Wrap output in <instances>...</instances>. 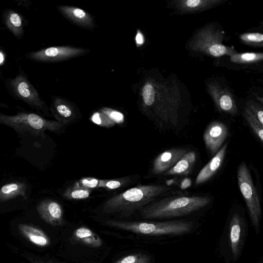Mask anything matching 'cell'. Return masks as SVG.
<instances>
[{"instance_id":"obj_1","label":"cell","mask_w":263,"mask_h":263,"mask_svg":"<svg viewBox=\"0 0 263 263\" xmlns=\"http://www.w3.org/2000/svg\"><path fill=\"white\" fill-rule=\"evenodd\" d=\"M170 190V187L164 185H138L107 200L102 210L105 214L128 217Z\"/></svg>"},{"instance_id":"obj_2","label":"cell","mask_w":263,"mask_h":263,"mask_svg":"<svg viewBox=\"0 0 263 263\" xmlns=\"http://www.w3.org/2000/svg\"><path fill=\"white\" fill-rule=\"evenodd\" d=\"M212 201L208 196H170L153 201L140 210L144 219H165L186 216L206 206Z\"/></svg>"},{"instance_id":"obj_3","label":"cell","mask_w":263,"mask_h":263,"mask_svg":"<svg viewBox=\"0 0 263 263\" xmlns=\"http://www.w3.org/2000/svg\"><path fill=\"white\" fill-rule=\"evenodd\" d=\"M104 223L110 227L136 234L153 236H181L193 230L194 223L183 219L165 221H126L107 220Z\"/></svg>"},{"instance_id":"obj_4","label":"cell","mask_w":263,"mask_h":263,"mask_svg":"<svg viewBox=\"0 0 263 263\" xmlns=\"http://www.w3.org/2000/svg\"><path fill=\"white\" fill-rule=\"evenodd\" d=\"M0 124L10 127L20 133H29L41 135L46 130L57 132L64 126L62 123L46 119L34 113L21 112L15 115L0 113Z\"/></svg>"},{"instance_id":"obj_5","label":"cell","mask_w":263,"mask_h":263,"mask_svg":"<svg viewBox=\"0 0 263 263\" xmlns=\"http://www.w3.org/2000/svg\"><path fill=\"white\" fill-rule=\"evenodd\" d=\"M237 177L238 185L245 200L251 223L256 232L258 233L261 218V205L251 173L245 161L241 162L238 167Z\"/></svg>"},{"instance_id":"obj_6","label":"cell","mask_w":263,"mask_h":263,"mask_svg":"<svg viewBox=\"0 0 263 263\" xmlns=\"http://www.w3.org/2000/svg\"><path fill=\"white\" fill-rule=\"evenodd\" d=\"M226 230L227 254L230 262L235 263L241 255L247 231L246 223L239 213L232 215Z\"/></svg>"},{"instance_id":"obj_7","label":"cell","mask_w":263,"mask_h":263,"mask_svg":"<svg viewBox=\"0 0 263 263\" xmlns=\"http://www.w3.org/2000/svg\"><path fill=\"white\" fill-rule=\"evenodd\" d=\"M10 85L13 93L17 98L39 112L49 115L46 103L24 74L20 73L17 75L11 80Z\"/></svg>"},{"instance_id":"obj_8","label":"cell","mask_w":263,"mask_h":263,"mask_svg":"<svg viewBox=\"0 0 263 263\" xmlns=\"http://www.w3.org/2000/svg\"><path fill=\"white\" fill-rule=\"evenodd\" d=\"M86 49L69 46H53L28 52V58L41 62H57L69 60L85 54Z\"/></svg>"},{"instance_id":"obj_9","label":"cell","mask_w":263,"mask_h":263,"mask_svg":"<svg viewBox=\"0 0 263 263\" xmlns=\"http://www.w3.org/2000/svg\"><path fill=\"white\" fill-rule=\"evenodd\" d=\"M228 135V128L222 122L214 121L208 126L203 138L206 148L212 155H215L221 148Z\"/></svg>"},{"instance_id":"obj_10","label":"cell","mask_w":263,"mask_h":263,"mask_svg":"<svg viewBox=\"0 0 263 263\" xmlns=\"http://www.w3.org/2000/svg\"><path fill=\"white\" fill-rule=\"evenodd\" d=\"M188 151L185 148H173L160 153L153 161L152 173L155 175L164 174L172 168Z\"/></svg>"},{"instance_id":"obj_11","label":"cell","mask_w":263,"mask_h":263,"mask_svg":"<svg viewBox=\"0 0 263 263\" xmlns=\"http://www.w3.org/2000/svg\"><path fill=\"white\" fill-rule=\"evenodd\" d=\"M36 210L41 218L52 226H61L64 223V212L61 205L57 201L45 199L41 201Z\"/></svg>"},{"instance_id":"obj_12","label":"cell","mask_w":263,"mask_h":263,"mask_svg":"<svg viewBox=\"0 0 263 263\" xmlns=\"http://www.w3.org/2000/svg\"><path fill=\"white\" fill-rule=\"evenodd\" d=\"M57 8L63 16L76 25L87 29L95 27L91 15L82 9L69 6H58Z\"/></svg>"},{"instance_id":"obj_13","label":"cell","mask_w":263,"mask_h":263,"mask_svg":"<svg viewBox=\"0 0 263 263\" xmlns=\"http://www.w3.org/2000/svg\"><path fill=\"white\" fill-rule=\"evenodd\" d=\"M227 148L224 144L211 160L200 170L195 183L196 185L202 184L209 180L218 171L224 160Z\"/></svg>"},{"instance_id":"obj_14","label":"cell","mask_w":263,"mask_h":263,"mask_svg":"<svg viewBox=\"0 0 263 263\" xmlns=\"http://www.w3.org/2000/svg\"><path fill=\"white\" fill-rule=\"evenodd\" d=\"M50 110L57 121L64 125L71 121L76 117L72 105L61 98L53 100Z\"/></svg>"},{"instance_id":"obj_15","label":"cell","mask_w":263,"mask_h":263,"mask_svg":"<svg viewBox=\"0 0 263 263\" xmlns=\"http://www.w3.org/2000/svg\"><path fill=\"white\" fill-rule=\"evenodd\" d=\"M72 238L77 243L91 248H99L103 243L102 239L97 234L84 226L79 227L74 231Z\"/></svg>"},{"instance_id":"obj_16","label":"cell","mask_w":263,"mask_h":263,"mask_svg":"<svg viewBox=\"0 0 263 263\" xmlns=\"http://www.w3.org/2000/svg\"><path fill=\"white\" fill-rule=\"evenodd\" d=\"M18 230L22 234L34 245L44 247L50 244V239L41 229L26 224H20Z\"/></svg>"},{"instance_id":"obj_17","label":"cell","mask_w":263,"mask_h":263,"mask_svg":"<svg viewBox=\"0 0 263 263\" xmlns=\"http://www.w3.org/2000/svg\"><path fill=\"white\" fill-rule=\"evenodd\" d=\"M196 160V154L193 151H188L165 175H186L191 171Z\"/></svg>"},{"instance_id":"obj_18","label":"cell","mask_w":263,"mask_h":263,"mask_svg":"<svg viewBox=\"0 0 263 263\" xmlns=\"http://www.w3.org/2000/svg\"><path fill=\"white\" fill-rule=\"evenodd\" d=\"M27 185L23 182H11L0 187V201H6L12 198L22 196L25 197Z\"/></svg>"},{"instance_id":"obj_19","label":"cell","mask_w":263,"mask_h":263,"mask_svg":"<svg viewBox=\"0 0 263 263\" xmlns=\"http://www.w3.org/2000/svg\"><path fill=\"white\" fill-rule=\"evenodd\" d=\"M5 23L7 28L16 37L23 34V24L21 15L13 10H8L5 14Z\"/></svg>"},{"instance_id":"obj_20","label":"cell","mask_w":263,"mask_h":263,"mask_svg":"<svg viewBox=\"0 0 263 263\" xmlns=\"http://www.w3.org/2000/svg\"><path fill=\"white\" fill-rule=\"evenodd\" d=\"M92 190L73 185L67 189L63 197L67 200H81L89 197Z\"/></svg>"},{"instance_id":"obj_21","label":"cell","mask_w":263,"mask_h":263,"mask_svg":"<svg viewBox=\"0 0 263 263\" xmlns=\"http://www.w3.org/2000/svg\"><path fill=\"white\" fill-rule=\"evenodd\" d=\"M113 263H152V259L147 254L137 253L124 256Z\"/></svg>"},{"instance_id":"obj_22","label":"cell","mask_w":263,"mask_h":263,"mask_svg":"<svg viewBox=\"0 0 263 263\" xmlns=\"http://www.w3.org/2000/svg\"><path fill=\"white\" fill-rule=\"evenodd\" d=\"M251 128L262 143L263 142V125L246 108L244 113Z\"/></svg>"},{"instance_id":"obj_23","label":"cell","mask_w":263,"mask_h":263,"mask_svg":"<svg viewBox=\"0 0 263 263\" xmlns=\"http://www.w3.org/2000/svg\"><path fill=\"white\" fill-rule=\"evenodd\" d=\"M130 182L127 177L115 179H100L98 187L107 190H115L121 187Z\"/></svg>"},{"instance_id":"obj_24","label":"cell","mask_w":263,"mask_h":263,"mask_svg":"<svg viewBox=\"0 0 263 263\" xmlns=\"http://www.w3.org/2000/svg\"><path fill=\"white\" fill-rule=\"evenodd\" d=\"M217 1L204 0H187L180 1V7L186 11H195L204 8Z\"/></svg>"},{"instance_id":"obj_25","label":"cell","mask_w":263,"mask_h":263,"mask_svg":"<svg viewBox=\"0 0 263 263\" xmlns=\"http://www.w3.org/2000/svg\"><path fill=\"white\" fill-rule=\"evenodd\" d=\"M216 101L218 108L221 110L231 114H235L236 112V106L230 96L223 94L217 99Z\"/></svg>"},{"instance_id":"obj_26","label":"cell","mask_w":263,"mask_h":263,"mask_svg":"<svg viewBox=\"0 0 263 263\" xmlns=\"http://www.w3.org/2000/svg\"><path fill=\"white\" fill-rule=\"evenodd\" d=\"M142 96L144 104L146 107L153 105L155 99V92L153 86L150 83H146L142 90Z\"/></svg>"},{"instance_id":"obj_27","label":"cell","mask_w":263,"mask_h":263,"mask_svg":"<svg viewBox=\"0 0 263 263\" xmlns=\"http://www.w3.org/2000/svg\"><path fill=\"white\" fill-rule=\"evenodd\" d=\"M90 120L95 124L106 128L111 127L116 124L101 111L95 112L90 117Z\"/></svg>"},{"instance_id":"obj_28","label":"cell","mask_w":263,"mask_h":263,"mask_svg":"<svg viewBox=\"0 0 263 263\" xmlns=\"http://www.w3.org/2000/svg\"><path fill=\"white\" fill-rule=\"evenodd\" d=\"M262 59V53H245L241 54L234 55L231 57L232 61L235 62H251Z\"/></svg>"},{"instance_id":"obj_29","label":"cell","mask_w":263,"mask_h":263,"mask_svg":"<svg viewBox=\"0 0 263 263\" xmlns=\"http://www.w3.org/2000/svg\"><path fill=\"white\" fill-rule=\"evenodd\" d=\"M100 111L105 115L110 120L115 124H121L124 121V115L120 112L115 109L104 107Z\"/></svg>"},{"instance_id":"obj_30","label":"cell","mask_w":263,"mask_h":263,"mask_svg":"<svg viewBox=\"0 0 263 263\" xmlns=\"http://www.w3.org/2000/svg\"><path fill=\"white\" fill-rule=\"evenodd\" d=\"M100 179L93 177H84L78 180L74 185L91 190L98 187Z\"/></svg>"},{"instance_id":"obj_31","label":"cell","mask_w":263,"mask_h":263,"mask_svg":"<svg viewBox=\"0 0 263 263\" xmlns=\"http://www.w3.org/2000/svg\"><path fill=\"white\" fill-rule=\"evenodd\" d=\"M209 52L212 55L218 57L227 53L228 49L223 45L214 44L209 47Z\"/></svg>"},{"instance_id":"obj_32","label":"cell","mask_w":263,"mask_h":263,"mask_svg":"<svg viewBox=\"0 0 263 263\" xmlns=\"http://www.w3.org/2000/svg\"><path fill=\"white\" fill-rule=\"evenodd\" d=\"M240 38L246 42L261 43L263 40V35L260 33H246L241 35Z\"/></svg>"},{"instance_id":"obj_33","label":"cell","mask_w":263,"mask_h":263,"mask_svg":"<svg viewBox=\"0 0 263 263\" xmlns=\"http://www.w3.org/2000/svg\"><path fill=\"white\" fill-rule=\"evenodd\" d=\"M25 257L32 263H59L52 260H44L39 258L31 256L29 255H25Z\"/></svg>"},{"instance_id":"obj_34","label":"cell","mask_w":263,"mask_h":263,"mask_svg":"<svg viewBox=\"0 0 263 263\" xmlns=\"http://www.w3.org/2000/svg\"><path fill=\"white\" fill-rule=\"evenodd\" d=\"M5 60V55L3 52L0 50V66L4 64Z\"/></svg>"},{"instance_id":"obj_35","label":"cell","mask_w":263,"mask_h":263,"mask_svg":"<svg viewBox=\"0 0 263 263\" xmlns=\"http://www.w3.org/2000/svg\"><path fill=\"white\" fill-rule=\"evenodd\" d=\"M137 37V41L138 43H142L143 42V37L141 34H138Z\"/></svg>"}]
</instances>
